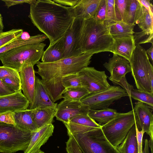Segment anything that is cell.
Masks as SVG:
<instances>
[{
  "mask_svg": "<svg viewBox=\"0 0 153 153\" xmlns=\"http://www.w3.org/2000/svg\"><path fill=\"white\" fill-rule=\"evenodd\" d=\"M29 17L51 43L63 36L74 17L69 7L51 0H36L30 4Z\"/></svg>",
  "mask_w": 153,
  "mask_h": 153,
  "instance_id": "cell-1",
  "label": "cell"
},
{
  "mask_svg": "<svg viewBox=\"0 0 153 153\" xmlns=\"http://www.w3.org/2000/svg\"><path fill=\"white\" fill-rule=\"evenodd\" d=\"M93 55L84 53L55 62L44 63L39 61L36 64L38 70L36 73L41 77L42 83L53 102L62 98V94L65 90L62 84L63 78L88 66Z\"/></svg>",
  "mask_w": 153,
  "mask_h": 153,
  "instance_id": "cell-2",
  "label": "cell"
},
{
  "mask_svg": "<svg viewBox=\"0 0 153 153\" xmlns=\"http://www.w3.org/2000/svg\"><path fill=\"white\" fill-rule=\"evenodd\" d=\"M114 40L104 21L94 18L82 19L76 49L80 54L103 52L114 53Z\"/></svg>",
  "mask_w": 153,
  "mask_h": 153,
  "instance_id": "cell-3",
  "label": "cell"
},
{
  "mask_svg": "<svg viewBox=\"0 0 153 153\" xmlns=\"http://www.w3.org/2000/svg\"><path fill=\"white\" fill-rule=\"evenodd\" d=\"M46 44L43 42L23 45L0 54V60L4 66L19 73L25 62L33 66L39 62Z\"/></svg>",
  "mask_w": 153,
  "mask_h": 153,
  "instance_id": "cell-4",
  "label": "cell"
},
{
  "mask_svg": "<svg viewBox=\"0 0 153 153\" xmlns=\"http://www.w3.org/2000/svg\"><path fill=\"white\" fill-rule=\"evenodd\" d=\"M129 64L137 89L153 94V67L141 46L136 47Z\"/></svg>",
  "mask_w": 153,
  "mask_h": 153,
  "instance_id": "cell-5",
  "label": "cell"
},
{
  "mask_svg": "<svg viewBox=\"0 0 153 153\" xmlns=\"http://www.w3.org/2000/svg\"><path fill=\"white\" fill-rule=\"evenodd\" d=\"M70 135L76 142L82 153H121L107 139L101 127L92 128L84 133Z\"/></svg>",
  "mask_w": 153,
  "mask_h": 153,
  "instance_id": "cell-6",
  "label": "cell"
},
{
  "mask_svg": "<svg viewBox=\"0 0 153 153\" xmlns=\"http://www.w3.org/2000/svg\"><path fill=\"white\" fill-rule=\"evenodd\" d=\"M33 132L15 125L0 122V152L13 153L24 151L29 144Z\"/></svg>",
  "mask_w": 153,
  "mask_h": 153,
  "instance_id": "cell-7",
  "label": "cell"
},
{
  "mask_svg": "<svg viewBox=\"0 0 153 153\" xmlns=\"http://www.w3.org/2000/svg\"><path fill=\"white\" fill-rule=\"evenodd\" d=\"M135 121L133 110L125 113H118L114 118L101 126L102 131L108 141L117 147L124 140Z\"/></svg>",
  "mask_w": 153,
  "mask_h": 153,
  "instance_id": "cell-8",
  "label": "cell"
},
{
  "mask_svg": "<svg viewBox=\"0 0 153 153\" xmlns=\"http://www.w3.org/2000/svg\"><path fill=\"white\" fill-rule=\"evenodd\" d=\"M126 96L128 95L121 87L110 85L104 90L89 93L80 102L87 105L89 109L100 110L108 108L114 101Z\"/></svg>",
  "mask_w": 153,
  "mask_h": 153,
  "instance_id": "cell-9",
  "label": "cell"
},
{
  "mask_svg": "<svg viewBox=\"0 0 153 153\" xmlns=\"http://www.w3.org/2000/svg\"><path fill=\"white\" fill-rule=\"evenodd\" d=\"M82 87L89 93L97 92L108 88L111 85L107 80L104 71H99L94 67H87L78 72Z\"/></svg>",
  "mask_w": 153,
  "mask_h": 153,
  "instance_id": "cell-10",
  "label": "cell"
},
{
  "mask_svg": "<svg viewBox=\"0 0 153 153\" xmlns=\"http://www.w3.org/2000/svg\"><path fill=\"white\" fill-rule=\"evenodd\" d=\"M133 110L134 117L135 125L139 131L143 130L153 140V107L143 102L135 103Z\"/></svg>",
  "mask_w": 153,
  "mask_h": 153,
  "instance_id": "cell-11",
  "label": "cell"
},
{
  "mask_svg": "<svg viewBox=\"0 0 153 153\" xmlns=\"http://www.w3.org/2000/svg\"><path fill=\"white\" fill-rule=\"evenodd\" d=\"M89 110L88 106L80 101L64 99L57 105L55 117L64 124L75 116L88 114Z\"/></svg>",
  "mask_w": 153,
  "mask_h": 153,
  "instance_id": "cell-12",
  "label": "cell"
},
{
  "mask_svg": "<svg viewBox=\"0 0 153 153\" xmlns=\"http://www.w3.org/2000/svg\"><path fill=\"white\" fill-rule=\"evenodd\" d=\"M82 19L74 18L70 26L63 36L62 58L81 55L76 49L77 39Z\"/></svg>",
  "mask_w": 153,
  "mask_h": 153,
  "instance_id": "cell-13",
  "label": "cell"
},
{
  "mask_svg": "<svg viewBox=\"0 0 153 153\" xmlns=\"http://www.w3.org/2000/svg\"><path fill=\"white\" fill-rule=\"evenodd\" d=\"M103 65L110 73L108 79L114 84L119 82L127 74L131 72L129 61L115 53Z\"/></svg>",
  "mask_w": 153,
  "mask_h": 153,
  "instance_id": "cell-14",
  "label": "cell"
},
{
  "mask_svg": "<svg viewBox=\"0 0 153 153\" xmlns=\"http://www.w3.org/2000/svg\"><path fill=\"white\" fill-rule=\"evenodd\" d=\"M30 104L21 90L11 94L0 96V113L26 110Z\"/></svg>",
  "mask_w": 153,
  "mask_h": 153,
  "instance_id": "cell-15",
  "label": "cell"
},
{
  "mask_svg": "<svg viewBox=\"0 0 153 153\" xmlns=\"http://www.w3.org/2000/svg\"><path fill=\"white\" fill-rule=\"evenodd\" d=\"M57 104L53 102L41 79L35 77V82L33 100L28 109L51 108L56 110Z\"/></svg>",
  "mask_w": 153,
  "mask_h": 153,
  "instance_id": "cell-16",
  "label": "cell"
},
{
  "mask_svg": "<svg viewBox=\"0 0 153 153\" xmlns=\"http://www.w3.org/2000/svg\"><path fill=\"white\" fill-rule=\"evenodd\" d=\"M33 65L25 62L19 72L22 90L30 102H32L35 88V77Z\"/></svg>",
  "mask_w": 153,
  "mask_h": 153,
  "instance_id": "cell-17",
  "label": "cell"
},
{
  "mask_svg": "<svg viewBox=\"0 0 153 153\" xmlns=\"http://www.w3.org/2000/svg\"><path fill=\"white\" fill-rule=\"evenodd\" d=\"M64 124L67 128L68 136L75 134L82 133L92 128H99L101 126L88 114L75 116Z\"/></svg>",
  "mask_w": 153,
  "mask_h": 153,
  "instance_id": "cell-18",
  "label": "cell"
},
{
  "mask_svg": "<svg viewBox=\"0 0 153 153\" xmlns=\"http://www.w3.org/2000/svg\"><path fill=\"white\" fill-rule=\"evenodd\" d=\"M54 126L52 124L47 125L33 132L29 144L24 153H34L40 150L41 147L52 136Z\"/></svg>",
  "mask_w": 153,
  "mask_h": 153,
  "instance_id": "cell-19",
  "label": "cell"
},
{
  "mask_svg": "<svg viewBox=\"0 0 153 153\" xmlns=\"http://www.w3.org/2000/svg\"><path fill=\"white\" fill-rule=\"evenodd\" d=\"M100 0H79L74 6L69 7L74 18H94Z\"/></svg>",
  "mask_w": 153,
  "mask_h": 153,
  "instance_id": "cell-20",
  "label": "cell"
},
{
  "mask_svg": "<svg viewBox=\"0 0 153 153\" xmlns=\"http://www.w3.org/2000/svg\"><path fill=\"white\" fill-rule=\"evenodd\" d=\"M114 53L130 61L136 46L133 35L114 38Z\"/></svg>",
  "mask_w": 153,
  "mask_h": 153,
  "instance_id": "cell-21",
  "label": "cell"
},
{
  "mask_svg": "<svg viewBox=\"0 0 153 153\" xmlns=\"http://www.w3.org/2000/svg\"><path fill=\"white\" fill-rule=\"evenodd\" d=\"M116 85L121 86L129 97L153 107V94L134 88L133 86L127 82L126 77L123 79Z\"/></svg>",
  "mask_w": 153,
  "mask_h": 153,
  "instance_id": "cell-22",
  "label": "cell"
},
{
  "mask_svg": "<svg viewBox=\"0 0 153 153\" xmlns=\"http://www.w3.org/2000/svg\"><path fill=\"white\" fill-rule=\"evenodd\" d=\"M143 7L138 0H126L121 20L129 25L134 24L142 14Z\"/></svg>",
  "mask_w": 153,
  "mask_h": 153,
  "instance_id": "cell-23",
  "label": "cell"
},
{
  "mask_svg": "<svg viewBox=\"0 0 153 153\" xmlns=\"http://www.w3.org/2000/svg\"><path fill=\"white\" fill-rule=\"evenodd\" d=\"M14 113L16 126L17 127L32 132L37 130L33 120L32 110L27 109L15 111Z\"/></svg>",
  "mask_w": 153,
  "mask_h": 153,
  "instance_id": "cell-24",
  "label": "cell"
},
{
  "mask_svg": "<svg viewBox=\"0 0 153 153\" xmlns=\"http://www.w3.org/2000/svg\"><path fill=\"white\" fill-rule=\"evenodd\" d=\"M63 36L54 42L50 43L44 51L41 58L42 62L49 63L59 60L62 58Z\"/></svg>",
  "mask_w": 153,
  "mask_h": 153,
  "instance_id": "cell-25",
  "label": "cell"
},
{
  "mask_svg": "<svg viewBox=\"0 0 153 153\" xmlns=\"http://www.w3.org/2000/svg\"><path fill=\"white\" fill-rule=\"evenodd\" d=\"M32 110L33 121L39 129L47 125L52 124L56 111L51 108H37Z\"/></svg>",
  "mask_w": 153,
  "mask_h": 153,
  "instance_id": "cell-26",
  "label": "cell"
},
{
  "mask_svg": "<svg viewBox=\"0 0 153 153\" xmlns=\"http://www.w3.org/2000/svg\"><path fill=\"white\" fill-rule=\"evenodd\" d=\"M116 147L121 153H138L135 124L131 128L123 141Z\"/></svg>",
  "mask_w": 153,
  "mask_h": 153,
  "instance_id": "cell-27",
  "label": "cell"
},
{
  "mask_svg": "<svg viewBox=\"0 0 153 153\" xmlns=\"http://www.w3.org/2000/svg\"><path fill=\"white\" fill-rule=\"evenodd\" d=\"M135 25L128 24L120 20L110 24L108 27L110 33L114 38L133 35Z\"/></svg>",
  "mask_w": 153,
  "mask_h": 153,
  "instance_id": "cell-28",
  "label": "cell"
},
{
  "mask_svg": "<svg viewBox=\"0 0 153 153\" xmlns=\"http://www.w3.org/2000/svg\"><path fill=\"white\" fill-rule=\"evenodd\" d=\"M118 114L116 110L108 108L96 110L89 109L88 114L98 122L99 125L102 126L114 118Z\"/></svg>",
  "mask_w": 153,
  "mask_h": 153,
  "instance_id": "cell-29",
  "label": "cell"
},
{
  "mask_svg": "<svg viewBox=\"0 0 153 153\" xmlns=\"http://www.w3.org/2000/svg\"><path fill=\"white\" fill-rule=\"evenodd\" d=\"M21 36L13 41L1 48L0 54L23 45L41 43L48 38L44 34H38L32 36L27 39H23L22 38Z\"/></svg>",
  "mask_w": 153,
  "mask_h": 153,
  "instance_id": "cell-30",
  "label": "cell"
},
{
  "mask_svg": "<svg viewBox=\"0 0 153 153\" xmlns=\"http://www.w3.org/2000/svg\"><path fill=\"white\" fill-rule=\"evenodd\" d=\"M153 15L143 6L142 14L135 23L142 31L153 33Z\"/></svg>",
  "mask_w": 153,
  "mask_h": 153,
  "instance_id": "cell-31",
  "label": "cell"
},
{
  "mask_svg": "<svg viewBox=\"0 0 153 153\" xmlns=\"http://www.w3.org/2000/svg\"><path fill=\"white\" fill-rule=\"evenodd\" d=\"M89 93L83 87L66 89L62 94L64 99L80 101L84 97Z\"/></svg>",
  "mask_w": 153,
  "mask_h": 153,
  "instance_id": "cell-32",
  "label": "cell"
},
{
  "mask_svg": "<svg viewBox=\"0 0 153 153\" xmlns=\"http://www.w3.org/2000/svg\"><path fill=\"white\" fill-rule=\"evenodd\" d=\"M23 32L22 29H15L0 33V48L21 36Z\"/></svg>",
  "mask_w": 153,
  "mask_h": 153,
  "instance_id": "cell-33",
  "label": "cell"
},
{
  "mask_svg": "<svg viewBox=\"0 0 153 153\" xmlns=\"http://www.w3.org/2000/svg\"><path fill=\"white\" fill-rule=\"evenodd\" d=\"M106 12L105 22L108 26L110 24L120 20L117 17L115 0H106Z\"/></svg>",
  "mask_w": 153,
  "mask_h": 153,
  "instance_id": "cell-34",
  "label": "cell"
},
{
  "mask_svg": "<svg viewBox=\"0 0 153 153\" xmlns=\"http://www.w3.org/2000/svg\"><path fill=\"white\" fill-rule=\"evenodd\" d=\"M62 84L65 89L82 87L78 72L68 74L64 77L62 79Z\"/></svg>",
  "mask_w": 153,
  "mask_h": 153,
  "instance_id": "cell-35",
  "label": "cell"
},
{
  "mask_svg": "<svg viewBox=\"0 0 153 153\" xmlns=\"http://www.w3.org/2000/svg\"><path fill=\"white\" fill-rule=\"evenodd\" d=\"M133 38L136 46L147 43H151L153 44V33H149L144 31L134 32Z\"/></svg>",
  "mask_w": 153,
  "mask_h": 153,
  "instance_id": "cell-36",
  "label": "cell"
},
{
  "mask_svg": "<svg viewBox=\"0 0 153 153\" xmlns=\"http://www.w3.org/2000/svg\"><path fill=\"white\" fill-rule=\"evenodd\" d=\"M12 78L20 81L19 73L16 70L4 66H0V79Z\"/></svg>",
  "mask_w": 153,
  "mask_h": 153,
  "instance_id": "cell-37",
  "label": "cell"
},
{
  "mask_svg": "<svg viewBox=\"0 0 153 153\" xmlns=\"http://www.w3.org/2000/svg\"><path fill=\"white\" fill-rule=\"evenodd\" d=\"M106 0H100L95 18L97 20L105 21L106 16Z\"/></svg>",
  "mask_w": 153,
  "mask_h": 153,
  "instance_id": "cell-38",
  "label": "cell"
},
{
  "mask_svg": "<svg viewBox=\"0 0 153 153\" xmlns=\"http://www.w3.org/2000/svg\"><path fill=\"white\" fill-rule=\"evenodd\" d=\"M66 142V149L67 153H82L78 145L71 135Z\"/></svg>",
  "mask_w": 153,
  "mask_h": 153,
  "instance_id": "cell-39",
  "label": "cell"
},
{
  "mask_svg": "<svg viewBox=\"0 0 153 153\" xmlns=\"http://www.w3.org/2000/svg\"><path fill=\"white\" fill-rule=\"evenodd\" d=\"M1 80L5 84L15 92L22 90L20 81L9 77L4 78Z\"/></svg>",
  "mask_w": 153,
  "mask_h": 153,
  "instance_id": "cell-40",
  "label": "cell"
},
{
  "mask_svg": "<svg viewBox=\"0 0 153 153\" xmlns=\"http://www.w3.org/2000/svg\"><path fill=\"white\" fill-rule=\"evenodd\" d=\"M0 122L16 126L14 111H7L0 113Z\"/></svg>",
  "mask_w": 153,
  "mask_h": 153,
  "instance_id": "cell-41",
  "label": "cell"
},
{
  "mask_svg": "<svg viewBox=\"0 0 153 153\" xmlns=\"http://www.w3.org/2000/svg\"><path fill=\"white\" fill-rule=\"evenodd\" d=\"M126 0H115V5L119 20H121L125 8Z\"/></svg>",
  "mask_w": 153,
  "mask_h": 153,
  "instance_id": "cell-42",
  "label": "cell"
},
{
  "mask_svg": "<svg viewBox=\"0 0 153 153\" xmlns=\"http://www.w3.org/2000/svg\"><path fill=\"white\" fill-rule=\"evenodd\" d=\"M16 92L8 86L0 79V96L10 94Z\"/></svg>",
  "mask_w": 153,
  "mask_h": 153,
  "instance_id": "cell-43",
  "label": "cell"
},
{
  "mask_svg": "<svg viewBox=\"0 0 153 153\" xmlns=\"http://www.w3.org/2000/svg\"><path fill=\"white\" fill-rule=\"evenodd\" d=\"M135 127L137 143L138 153H143L142 139L144 132L142 130L140 131H139L136 126Z\"/></svg>",
  "mask_w": 153,
  "mask_h": 153,
  "instance_id": "cell-44",
  "label": "cell"
},
{
  "mask_svg": "<svg viewBox=\"0 0 153 153\" xmlns=\"http://www.w3.org/2000/svg\"><path fill=\"white\" fill-rule=\"evenodd\" d=\"M35 0H2L4 1L5 5L8 8L14 5L27 3L29 4L33 2Z\"/></svg>",
  "mask_w": 153,
  "mask_h": 153,
  "instance_id": "cell-45",
  "label": "cell"
},
{
  "mask_svg": "<svg viewBox=\"0 0 153 153\" xmlns=\"http://www.w3.org/2000/svg\"><path fill=\"white\" fill-rule=\"evenodd\" d=\"M54 2L63 6L71 7L75 6L79 0H54Z\"/></svg>",
  "mask_w": 153,
  "mask_h": 153,
  "instance_id": "cell-46",
  "label": "cell"
},
{
  "mask_svg": "<svg viewBox=\"0 0 153 153\" xmlns=\"http://www.w3.org/2000/svg\"><path fill=\"white\" fill-rule=\"evenodd\" d=\"M141 4L145 8H146L149 12L153 15V7L151 3L150 2V0H138Z\"/></svg>",
  "mask_w": 153,
  "mask_h": 153,
  "instance_id": "cell-47",
  "label": "cell"
},
{
  "mask_svg": "<svg viewBox=\"0 0 153 153\" xmlns=\"http://www.w3.org/2000/svg\"><path fill=\"white\" fill-rule=\"evenodd\" d=\"M146 53L148 56L149 59L151 60L152 63H153V44L146 51Z\"/></svg>",
  "mask_w": 153,
  "mask_h": 153,
  "instance_id": "cell-48",
  "label": "cell"
},
{
  "mask_svg": "<svg viewBox=\"0 0 153 153\" xmlns=\"http://www.w3.org/2000/svg\"><path fill=\"white\" fill-rule=\"evenodd\" d=\"M143 153H150L149 145V140L146 139L144 140V146Z\"/></svg>",
  "mask_w": 153,
  "mask_h": 153,
  "instance_id": "cell-49",
  "label": "cell"
},
{
  "mask_svg": "<svg viewBox=\"0 0 153 153\" xmlns=\"http://www.w3.org/2000/svg\"><path fill=\"white\" fill-rule=\"evenodd\" d=\"M4 28L2 17L0 13V33L3 32Z\"/></svg>",
  "mask_w": 153,
  "mask_h": 153,
  "instance_id": "cell-50",
  "label": "cell"
},
{
  "mask_svg": "<svg viewBox=\"0 0 153 153\" xmlns=\"http://www.w3.org/2000/svg\"><path fill=\"white\" fill-rule=\"evenodd\" d=\"M45 153L44 152H43V151H41L40 149L39 151H38V152H36L35 153Z\"/></svg>",
  "mask_w": 153,
  "mask_h": 153,
  "instance_id": "cell-51",
  "label": "cell"
},
{
  "mask_svg": "<svg viewBox=\"0 0 153 153\" xmlns=\"http://www.w3.org/2000/svg\"><path fill=\"white\" fill-rule=\"evenodd\" d=\"M1 153H5L1 152Z\"/></svg>",
  "mask_w": 153,
  "mask_h": 153,
  "instance_id": "cell-52",
  "label": "cell"
},
{
  "mask_svg": "<svg viewBox=\"0 0 153 153\" xmlns=\"http://www.w3.org/2000/svg\"><path fill=\"white\" fill-rule=\"evenodd\" d=\"M1 153L0 152V153Z\"/></svg>",
  "mask_w": 153,
  "mask_h": 153,
  "instance_id": "cell-53",
  "label": "cell"
}]
</instances>
